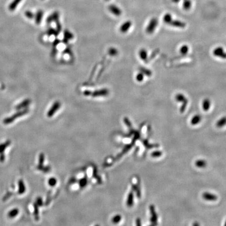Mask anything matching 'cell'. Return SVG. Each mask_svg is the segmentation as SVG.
<instances>
[{
  "mask_svg": "<svg viewBox=\"0 0 226 226\" xmlns=\"http://www.w3.org/2000/svg\"><path fill=\"white\" fill-rule=\"evenodd\" d=\"M192 6V2L190 0H184L183 2V8L186 10H189Z\"/></svg>",
  "mask_w": 226,
  "mask_h": 226,
  "instance_id": "7402d4cb",
  "label": "cell"
},
{
  "mask_svg": "<svg viewBox=\"0 0 226 226\" xmlns=\"http://www.w3.org/2000/svg\"><path fill=\"white\" fill-rule=\"evenodd\" d=\"M131 25H132V22L131 21H126L125 22H124L120 27L119 28L120 31L122 33H127L131 27Z\"/></svg>",
  "mask_w": 226,
  "mask_h": 226,
  "instance_id": "30bf717a",
  "label": "cell"
},
{
  "mask_svg": "<svg viewBox=\"0 0 226 226\" xmlns=\"http://www.w3.org/2000/svg\"><path fill=\"white\" fill-rule=\"evenodd\" d=\"M87 184V179L86 177H83L79 181V185L81 188H84Z\"/></svg>",
  "mask_w": 226,
  "mask_h": 226,
  "instance_id": "4dcf8cb0",
  "label": "cell"
},
{
  "mask_svg": "<svg viewBox=\"0 0 226 226\" xmlns=\"http://www.w3.org/2000/svg\"><path fill=\"white\" fill-rule=\"evenodd\" d=\"M149 209H150V215H151L150 222L151 223L152 225H157L158 216H157L154 206L153 205H151L149 207Z\"/></svg>",
  "mask_w": 226,
  "mask_h": 226,
  "instance_id": "277c9868",
  "label": "cell"
},
{
  "mask_svg": "<svg viewBox=\"0 0 226 226\" xmlns=\"http://www.w3.org/2000/svg\"><path fill=\"white\" fill-rule=\"evenodd\" d=\"M109 94V91L107 89H102L100 90H96L92 92L91 95L94 98L96 97H100V96H105Z\"/></svg>",
  "mask_w": 226,
  "mask_h": 226,
  "instance_id": "52a82bcc",
  "label": "cell"
},
{
  "mask_svg": "<svg viewBox=\"0 0 226 226\" xmlns=\"http://www.w3.org/2000/svg\"><path fill=\"white\" fill-rule=\"evenodd\" d=\"M57 182V181L56 178L52 177V178L49 179V181H48V184H49V186H54L55 185H56Z\"/></svg>",
  "mask_w": 226,
  "mask_h": 226,
  "instance_id": "d6a6232c",
  "label": "cell"
},
{
  "mask_svg": "<svg viewBox=\"0 0 226 226\" xmlns=\"http://www.w3.org/2000/svg\"><path fill=\"white\" fill-rule=\"evenodd\" d=\"M143 144L144 146L146 147L148 149H151L153 148H158L159 146V145L158 144H152L149 143L148 141L147 140H144L143 141Z\"/></svg>",
  "mask_w": 226,
  "mask_h": 226,
  "instance_id": "484cf974",
  "label": "cell"
},
{
  "mask_svg": "<svg viewBox=\"0 0 226 226\" xmlns=\"http://www.w3.org/2000/svg\"><path fill=\"white\" fill-rule=\"evenodd\" d=\"M42 170H43L45 172H49V171H50V167H45L44 169H43Z\"/></svg>",
  "mask_w": 226,
  "mask_h": 226,
  "instance_id": "f6af8a7d",
  "label": "cell"
},
{
  "mask_svg": "<svg viewBox=\"0 0 226 226\" xmlns=\"http://www.w3.org/2000/svg\"><path fill=\"white\" fill-rule=\"evenodd\" d=\"M105 1H110V0H105Z\"/></svg>",
  "mask_w": 226,
  "mask_h": 226,
  "instance_id": "681fc988",
  "label": "cell"
},
{
  "mask_svg": "<svg viewBox=\"0 0 226 226\" xmlns=\"http://www.w3.org/2000/svg\"><path fill=\"white\" fill-rule=\"evenodd\" d=\"M56 33V31H54V29H50L49 31H48L47 33H48V35H49V36H51L52 35H54V34H55Z\"/></svg>",
  "mask_w": 226,
  "mask_h": 226,
  "instance_id": "ab89813d",
  "label": "cell"
},
{
  "mask_svg": "<svg viewBox=\"0 0 226 226\" xmlns=\"http://www.w3.org/2000/svg\"><path fill=\"white\" fill-rule=\"evenodd\" d=\"M175 100L178 102L182 103V105L180 107V111L181 113L184 112L186 108V106L188 105V100L187 98L182 94L179 93L175 95Z\"/></svg>",
  "mask_w": 226,
  "mask_h": 226,
  "instance_id": "6da1fadb",
  "label": "cell"
},
{
  "mask_svg": "<svg viewBox=\"0 0 226 226\" xmlns=\"http://www.w3.org/2000/svg\"><path fill=\"white\" fill-rule=\"evenodd\" d=\"M169 25L173 27H177V28H183L185 27L186 24L182 21L179 20H172L171 22L170 23Z\"/></svg>",
  "mask_w": 226,
  "mask_h": 226,
  "instance_id": "7c38bea8",
  "label": "cell"
},
{
  "mask_svg": "<svg viewBox=\"0 0 226 226\" xmlns=\"http://www.w3.org/2000/svg\"><path fill=\"white\" fill-rule=\"evenodd\" d=\"M136 222L137 226H141V219L139 218H138L137 219L136 221Z\"/></svg>",
  "mask_w": 226,
  "mask_h": 226,
  "instance_id": "ee69618b",
  "label": "cell"
},
{
  "mask_svg": "<svg viewBox=\"0 0 226 226\" xmlns=\"http://www.w3.org/2000/svg\"><path fill=\"white\" fill-rule=\"evenodd\" d=\"M22 0H13L8 6V9L10 11H14L17 7L18 4L22 2Z\"/></svg>",
  "mask_w": 226,
  "mask_h": 226,
  "instance_id": "e0dca14e",
  "label": "cell"
},
{
  "mask_svg": "<svg viewBox=\"0 0 226 226\" xmlns=\"http://www.w3.org/2000/svg\"><path fill=\"white\" fill-rule=\"evenodd\" d=\"M123 122H124V123L126 124L129 128L130 129V130H131V133H135V130L133 128L132 124H131V122H130V121H129L128 118H127V117H125V118H123Z\"/></svg>",
  "mask_w": 226,
  "mask_h": 226,
  "instance_id": "4316f807",
  "label": "cell"
},
{
  "mask_svg": "<svg viewBox=\"0 0 226 226\" xmlns=\"http://www.w3.org/2000/svg\"><path fill=\"white\" fill-rule=\"evenodd\" d=\"M92 92H91V91H90L86 90V91H85L84 93H83V94H84V95H85V96H89V95H91Z\"/></svg>",
  "mask_w": 226,
  "mask_h": 226,
  "instance_id": "7bdbcfd3",
  "label": "cell"
},
{
  "mask_svg": "<svg viewBox=\"0 0 226 226\" xmlns=\"http://www.w3.org/2000/svg\"><path fill=\"white\" fill-rule=\"evenodd\" d=\"M135 144V141L132 140L131 144L126 145V146H125V148H123V151H121V152L118 155H117V157H116L115 158L114 161H117V160L119 159L121 157L123 156V154H125L126 153H127V152L129 150L131 149V148L133 147V146H134Z\"/></svg>",
  "mask_w": 226,
  "mask_h": 226,
  "instance_id": "ba28073f",
  "label": "cell"
},
{
  "mask_svg": "<svg viewBox=\"0 0 226 226\" xmlns=\"http://www.w3.org/2000/svg\"><path fill=\"white\" fill-rule=\"evenodd\" d=\"M59 16H60V14L58 12H57V11L54 12L50 15H49L48 17V18H47V23H51L52 22L58 21Z\"/></svg>",
  "mask_w": 226,
  "mask_h": 226,
  "instance_id": "8fae6325",
  "label": "cell"
},
{
  "mask_svg": "<svg viewBox=\"0 0 226 226\" xmlns=\"http://www.w3.org/2000/svg\"><path fill=\"white\" fill-rule=\"evenodd\" d=\"M213 54L215 56L218 57L222 59H226V52L221 47H218L213 50Z\"/></svg>",
  "mask_w": 226,
  "mask_h": 226,
  "instance_id": "8992f818",
  "label": "cell"
},
{
  "mask_svg": "<svg viewBox=\"0 0 226 226\" xmlns=\"http://www.w3.org/2000/svg\"><path fill=\"white\" fill-rule=\"evenodd\" d=\"M158 24V20L157 18L153 17L150 20L149 24L146 29V31L149 34H151L154 32Z\"/></svg>",
  "mask_w": 226,
  "mask_h": 226,
  "instance_id": "7a4b0ae2",
  "label": "cell"
},
{
  "mask_svg": "<svg viewBox=\"0 0 226 226\" xmlns=\"http://www.w3.org/2000/svg\"><path fill=\"white\" fill-rule=\"evenodd\" d=\"M25 15L26 17L29 19H32L35 17V15L32 12L29 11V10H27L25 12Z\"/></svg>",
  "mask_w": 226,
  "mask_h": 226,
  "instance_id": "e575fe53",
  "label": "cell"
},
{
  "mask_svg": "<svg viewBox=\"0 0 226 226\" xmlns=\"http://www.w3.org/2000/svg\"><path fill=\"white\" fill-rule=\"evenodd\" d=\"M35 217L37 220H38V205L37 204H35Z\"/></svg>",
  "mask_w": 226,
  "mask_h": 226,
  "instance_id": "f35d334b",
  "label": "cell"
},
{
  "mask_svg": "<svg viewBox=\"0 0 226 226\" xmlns=\"http://www.w3.org/2000/svg\"><path fill=\"white\" fill-rule=\"evenodd\" d=\"M195 165L198 167L203 168V167H206L207 162H206L205 160H197V161H196L195 163Z\"/></svg>",
  "mask_w": 226,
  "mask_h": 226,
  "instance_id": "d4e9b609",
  "label": "cell"
},
{
  "mask_svg": "<svg viewBox=\"0 0 226 226\" xmlns=\"http://www.w3.org/2000/svg\"><path fill=\"white\" fill-rule=\"evenodd\" d=\"M134 205V193L131 191L129 193L127 199V205L129 207H131Z\"/></svg>",
  "mask_w": 226,
  "mask_h": 226,
  "instance_id": "9a60e30c",
  "label": "cell"
},
{
  "mask_svg": "<svg viewBox=\"0 0 226 226\" xmlns=\"http://www.w3.org/2000/svg\"><path fill=\"white\" fill-rule=\"evenodd\" d=\"M31 103V100L30 99H26L24 100L22 102L20 103L16 107V110H21L22 108L26 107L27 106L29 105Z\"/></svg>",
  "mask_w": 226,
  "mask_h": 226,
  "instance_id": "2e32d148",
  "label": "cell"
},
{
  "mask_svg": "<svg viewBox=\"0 0 226 226\" xmlns=\"http://www.w3.org/2000/svg\"><path fill=\"white\" fill-rule=\"evenodd\" d=\"M61 107V103L59 101H56L55 102L53 105L52 106V107L49 110L48 113H47V116L49 117H52V116L54 115L55 113H56L57 111L59 110V108Z\"/></svg>",
  "mask_w": 226,
  "mask_h": 226,
  "instance_id": "5b68a950",
  "label": "cell"
},
{
  "mask_svg": "<svg viewBox=\"0 0 226 226\" xmlns=\"http://www.w3.org/2000/svg\"><path fill=\"white\" fill-rule=\"evenodd\" d=\"M225 226H226V223H225Z\"/></svg>",
  "mask_w": 226,
  "mask_h": 226,
  "instance_id": "c3c4849f",
  "label": "cell"
},
{
  "mask_svg": "<svg viewBox=\"0 0 226 226\" xmlns=\"http://www.w3.org/2000/svg\"><path fill=\"white\" fill-rule=\"evenodd\" d=\"M193 225L194 226H198L199 225V224H198L197 223V222H196L195 223H194V224H193Z\"/></svg>",
  "mask_w": 226,
  "mask_h": 226,
  "instance_id": "bcb514c9",
  "label": "cell"
},
{
  "mask_svg": "<svg viewBox=\"0 0 226 226\" xmlns=\"http://www.w3.org/2000/svg\"><path fill=\"white\" fill-rule=\"evenodd\" d=\"M43 16H44L43 10H40L37 12L36 15H35V22L37 24H40L41 21L43 20Z\"/></svg>",
  "mask_w": 226,
  "mask_h": 226,
  "instance_id": "5bb4252c",
  "label": "cell"
},
{
  "mask_svg": "<svg viewBox=\"0 0 226 226\" xmlns=\"http://www.w3.org/2000/svg\"><path fill=\"white\" fill-rule=\"evenodd\" d=\"M162 155V152L160 151H156L153 152L151 154L152 157L153 158H157V157H161Z\"/></svg>",
  "mask_w": 226,
  "mask_h": 226,
  "instance_id": "d590c367",
  "label": "cell"
},
{
  "mask_svg": "<svg viewBox=\"0 0 226 226\" xmlns=\"http://www.w3.org/2000/svg\"><path fill=\"white\" fill-rule=\"evenodd\" d=\"M226 125V116L220 119L216 123V126L218 128H221Z\"/></svg>",
  "mask_w": 226,
  "mask_h": 226,
  "instance_id": "603a6c76",
  "label": "cell"
},
{
  "mask_svg": "<svg viewBox=\"0 0 226 226\" xmlns=\"http://www.w3.org/2000/svg\"><path fill=\"white\" fill-rule=\"evenodd\" d=\"M37 205H38L41 206L43 205V200H42L41 198H38L37 199Z\"/></svg>",
  "mask_w": 226,
  "mask_h": 226,
  "instance_id": "b9f144b4",
  "label": "cell"
},
{
  "mask_svg": "<svg viewBox=\"0 0 226 226\" xmlns=\"http://www.w3.org/2000/svg\"><path fill=\"white\" fill-rule=\"evenodd\" d=\"M144 79V75L142 72H139L136 75V80L138 82H142Z\"/></svg>",
  "mask_w": 226,
  "mask_h": 226,
  "instance_id": "836d02e7",
  "label": "cell"
},
{
  "mask_svg": "<svg viewBox=\"0 0 226 226\" xmlns=\"http://www.w3.org/2000/svg\"><path fill=\"white\" fill-rule=\"evenodd\" d=\"M203 198L205 199L206 200H211V201H215L217 199V196L213 194H211V193H207V192H206L204 193L203 194Z\"/></svg>",
  "mask_w": 226,
  "mask_h": 226,
  "instance_id": "4fadbf2b",
  "label": "cell"
},
{
  "mask_svg": "<svg viewBox=\"0 0 226 226\" xmlns=\"http://www.w3.org/2000/svg\"><path fill=\"white\" fill-rule=\"evenodd\" d=\"M28 112H29V110H28V109H27V108L24 110L23 111H20V112H19L18 113H16L15 114H14V115L11 116L10 117L6 118L5 120L4 121V123H10L11 122H12L14 120H15L16 118H18V117H20V116H23L24 115H25V114H27L28 113Z\"/></svg>",
  "mask_w": 226,
  "mask_h": 226,
  "instance_id": "3957f363",
  "label": "cell"
},
{
  "mask_svg": "<svg viewBox=\"0 0 226 226\" xmlns=\"http://www.w3.org/2000/svg\"><path fill=\"white\" fill-rule=\"evenodd\" d=\"M180 1V0H172V1L174 3H178Z\"/></svg>",
  "mask_w": 226,
  "mask_h": 226,
  "instance_id": "7dc6e473",
  "label": "cell"
},
{
  "mask_svg": "<svg viewBox=\"0 0 226 226\" xmlns=\"http://www.w3.org/2000/svg\"><path fill=\"white\" fill-rule=\"evenodd\" d=\"M172 20L173 18H172V15L170 13L165 14L163 17V21L165 22V23L167 24H169Z\"/></svg>",
  "mask_w": 226,
  "mask_h": 226,
  "instance_id": "83f0119b",
  "label": "cell"
},
{
  "mask_svg": "<svg viewBox=\"0 0 226 226\" xmlns=\"http://www.w3.org/2000/svg\"><path fill=\"white\" fill-rule=\"evenodd\" d=\"M65 37L67 39V40L68 39H71L73 38V35L72 33H70L68 31H66L65 32Z\"/></svg>",
  "mask_w": 226,
  "mask_h": 226,
  "instance_id": "74e56055",
  "label": "cell"
},
{
  "mask_svg": "<svg viewBox=\"0 0 226 226\" xmlns=\"http://www.w3.org/2000/svg\"><path fill=\"white\" fill-rule=\"evenodd\" d=\"M132 188H133V190H134V192H135L136 193L137 197L139 198L141 197V191H140L139 185L133 184L132 185Z\"/></svg>",
  "mask_w": 226,
  "mask_h": 226,
  "instance_id": "44dd1931",
  "label": "cell"
},
{
  "mask_svg": "<svg viewBox=\"0 0 226 226\" xmlns=\"http://www.w3.org/2000/svg\"><path fill=\"white\" fill-rule=\"evenodd\" d=\"M139 70L144 75H146L148 76V77H151L152 75V74L151 70H150L148 69H146V68H144V67H140L139 68Z\"/></svg>",
  "mask_w": 226,
  "mask_h": 226,
  "instance_id": "cb8c5ba5",
  "label": "cell"
},
{
  "mask_svg": "<svg viewBox=\"0 0 226 226\" xmlns=\"http://www.w3.org/2000/svg\"><path fill=\"white\" fill-rule=\"evenodd\" d=\"M211 101L209 99H205L203 102V110L204 111H208L211 107Z\"/></svg>",
  "mask_w": 226,
  "mask_h": 226,
  "instance_id": "d6986e66",
  "label": "cell"
},
{
  "mask_svg": "<svg viewBox=\"0 0 226 226\" xmlns=\"http://www.w3.org/2000/svg\"><path fill=\"white\" fill-rule=\"evenodd\" d=\"M202 119V117L199 115H196L193 116V118L191 119L190 123L192 125H196L200 122Z\"/></svg>",
  "mask_w": 226,
  "mask_h": 226,
  "instance_id": "ffe728a7",
  "label": "cell"
},
{
  "mask_svg": "<svg viewBox=\"0 0 226 226\" xmlns=\"http://www.w3.org/2000/svg\"><path fill=\"white\" fill-rule=\"evenodd\" d=\"M108 10L114 15L117 16L121 15V14H122V11L120 9V8H118L117 6L114 4H111L110 5L108 6Z\"/></svg>",
  "mask_w": 226,
  "mask_h": 226,
  "instance_id": "9c48e42d",
  "label": "cell"
},
{
  "mask_svg": "<svg viewBox=\"0 0 226 226\" xmlns=\"http://www.w3.org/2000/svg\"><path fill=\"white\" fill-rule=\"evenodd\" d=\"M189 50V47L187 45H183L180 49V53L183 55L187 54Z\"/></svg>",
  "mask_w": 226,
  "mask_h": 226,
  "instance_id": "f546056e",
  "label": "cell"
},
{
  "mask_svg": "<svg viewBox=\"0 0 226 226\" xmlns=\"http://www.w3.org/2000/svg\"><path fill=\"white\" fill-rule=\"evenodd\" d=\"M17 214V210H14V211H12L10 213V217H14V216H15Z\"/></svg>",
  "mask_w": 226,
  "mask_h": 226,
  "instance_id": "60d3db41",
  "label": "cell"
},
{
  "mask_svg": "<svg viewBox=\"0 0 226 226\" xmlns=\"http://www.w3.org/2000/svg\"><path fill=\"white\" fill-rule=\"evenodd\" d=\"M44 159H45V156H44V154L43 153H41L40 156H39V165L38 167V169L39 170H41L43 169V163L44 162Z\"/></svg>",
  "mask_w": 226,
  "mask_h": 226,
  "instance_id": "f1b7e54d",
  "label": "cell"
},
{
  "mask_svg": "<svg viewBox=\"0 0 226 226\" xmlns=\"http://www.w3.org/2000/svg\"><path fill=\"white\" fill-rule=\"evenodd\" d=\"M109 53L111 54V56H115L118 54V52L116 49L115 48H111L109 50Z\"/></svg>",
  "mask_w": 226,
  "mask_h": 226,
  "instance_id": "8d00e7d4",
  "label": "cell"
},
{
  "mask_svg": "<svg viewBox=\"0 0 226 226\" xmlns=\"http://www.w3.org/2000/svg\"><path fill=\"white\" fill-rule=\"evenodd\" d=\"M121 220V216L120 215H117L114 216L112 219V221L114 224H117Z\"/></svg>",
  "mask_w": 226,
  "mask_h": 226,
  "instance_id": "1f68e13d",
  "label": "cell"
},
{
  "mask_svg": "<svg viewBox=\"0 0 226 226\" xmlns=\"http://www.w3.org/2000/svg\"><path fill=\"white\" fill-rule=\"evenodd\" d=\"M139 56L142 60L146 61L148 58V52L145 49H141L139 52Z\"/></svg>",
  "mask_w": 226,
  "mask_h": 226,
  "instance_id": "ac0fdd59",
  "label": "cell"
}]
</instances>
